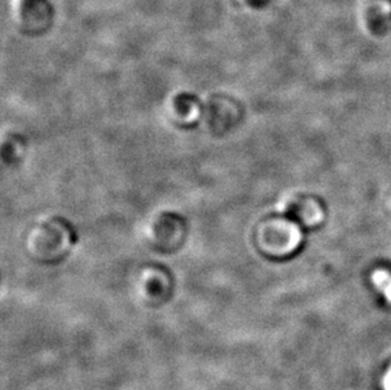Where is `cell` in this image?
I'll use <instances>...</instances> for the list:
<instances>
[{
    "label": "cell",
    "mask_w": 391,
    "mask_h": 390,
    "mask_svg": "<svg viewBox=\"0 0 391 390\" xmlns=\"http://www.w3.org/2000/svg\"><path fill=\"white\" fill-rule=\"evenodd\" d=\"M383 388L384 390H391V370L385 374L383 379Z\"/></svg>",
    "instance_id": "7a4b0ae2"
},
{
    "label": "cell",
    "mask_w": 391,
    "mask_h": 390,
    "mask_svg": "<svg viewBox=\"0 0 391 390\" xmlns=\"http://www.w3.org/2000/svg\"><path fill=\"white\" fill-rule=\"evenodd\" d=\"M372 283L383 291L385 298L391 302V274L385 270H377L372 274Z\"/></svg>",
    "instance_id": "6da1fadb"
}]
</instances>
